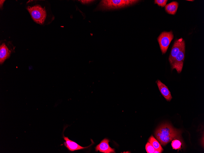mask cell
Returning <instances> with one entry per match:
<instances>
[{
	"instance_id": "1",
	"label": "cell",
	"mask_w": 204,
	"mask_h": 153,
	"mask_svg": "<svg viewBox=\"0 0 204 153\" xmlns=\"http://www.w3.org/2000/svg\"><path fill=\"white\" fill-rule=\"evenodd\" d=\"M180 131L173 128L170 124L161 125L156 130L155 135L162 145H165L173 139L180 137Z\"/></svg>"
},
{
	"instance_id": "2",
	"label": "cell",
	"mask_w": 204,
	"mask_h": 153,
	"mask_svg": "<svg viewBox=\"0 0 204 153\" xmlns=\"http://www.w3.org/2000/svg\"><path fill=\"white\" fill-rule=\"evenodd\" d=\"M139 1L136 0H102L99 3L98 8L102 9H117L132 5Z\"/></svg>"
},
{
	"instance_id": "3",
	"label": "cell",
	"mask_w": 204,
	"mask_h": 153,
	"mask_svg": "<svg viewBox=\"0 0 204 153\" xmlns=\"http://www.w3.org/2000/svg\"><path fill=\"white\" fill-rule=\"evenodd\" d=\"M27 9L34 20L36 23L43 24L45 20L46 13L45 9L39 5L28 6Z\"/></svg>"
},
{
	"instance_id": "4",
	"label": "cell",
	"mask_w": 204,
	"mask_h": 153,
	"mask_svg": "<svg viewBox=\"0 0 204 153\" xmlns=\"http://www.w3.org/2000/svg\"><path fill=\"white\" fill-rule=\"evenodd\" d=\"M173 38V35L172 31L162 32L158 38L160 48L162 54L167 51L171 41Z\"/></svg>"
},
{
	"instance_id": "5",
	"label": "cell",
	"mask_w": 204,
	"mask_h": 153,
	"mask_svg": "<svg viewBox=\"0 0 204 153\" xmlns=\"http://www.w3.org/2000/svg\"><path fill=\"white\" fill-rule=\"evenodd\" d=\"M185 44L183 45L181 50L178 53L171 65L172 69H175L178 73H180L182 71L185 57Z\"/></svg>"
},
{
	"instance_id": "6",
	"label": "cell",
	"mask_w": 204,
	"mask_h": 153,
	"mask_svg": "<svg viewBox=\"0 0 204 153\" xmlns=\"http://www.w3.org/2000/svg\"><path fill=\"white\" fill-rule=\"evenodd\" d=\"M184 44V41L182 38L177 39L175 41L169 58V60L171 65L178 53L181 50L182 46Z\"/></svg>"
},
{
	"instance_id": "7",
	"label": "cell",
	"mask_w": 204,
	"mask_h": 153,
	"mask_svg": "<svg viewBox=\"0 0 204 153\" xmlns=\"http://www.w3.org/2000/svg\"><path fill=\"white\" fill-rule=\"evenodd\" d=\"M109 141L107 139L104 138L96 147V151H99L104 153H115V149L111 148L109 144Z\"/></svg>"
},
{
	"instance_id": "8",
	"label": "cell",
	"mask_w": 204,
	"mask_h": 153,
	"mask_svg": "<svg viewBox=\"0 0 204 153\" xmlns=\"http://www.w3.org/2000/svg\"><path fill=\"white\" fill-rule=\"evenodd\" d=\"M63 138L65 140V142L64 143V146L68 150L71 151L85 149L89 146L87 147L81 146L75 142L70 140L68 137H65L64 135L63 136Z\"/></svg>"
},
{
	"instance_id": "9",
	"label": "cell",
	"mask_w": 204,
	"mask_h": 153,
	"mask_svg": "<svg viewBox=\"0 0 204 153\" xmlns=\"http://www.w3.org/2000/svg\"><path fill=\"white\" fill-rule=\"evenodd\" d=\"M156 82L162 95L167 101H170L172 99V97L167 86L159 80H157Z\"/></svg>"
},
{
	"instance_id": "10",
	"label": "cell",
	"mask_w": 204,
	"mask_h": 153,
	"mask_svg": "<svg viewBox=\"0 0 204 153\" xmlns=\"http://www.w3.org/2000/svg\"><path fill=\"white\" fill-rule=\"evenodd\" d=\"M10 52L4 43H3L0 47V63L2 64L9 56Z\"/></svg>"
},
{
	"instance_id": "11",
	"label": "cell",
	"mask_w": 204,
	"mask_h": 153,
	"mask_svg": "<svg viewBox=\"0 0 204 153\" xmlns=\"http://www.w3.org/2000/svg\"><path fill=\"white\" fill-rule=\"evenodd\" d=\"M178 6V3L177 2H172L165 6V9L168 13L174 15L177 12Z\"/></svg>"
},
{
	"instance_id": "12",
	"label": "cell",
	"mask_w": 204,
	"mask_h": 153,
	"mask_svg": "<svg viewBox=\"0 0 204 153\" xmlns=\"http://www.w3.org/2000/svg\"><path fill=\"white\" fill-rule=\"evenodd\" d=\"M149 142L152 145L158 153H162L163 150L159 142L153 136H151L148 140Z\"/></svg>"
},
{
	"instance_id": "13",
	"label": "cell",
	"mask_w": 204,
	"mask_h": 153,
	"mask_svg": "<svg viewBox=\"0 0 204 153\" xmlns=\"http://www.w3.org/2000/svg\"><path fill=\"white\" fill-rule=\"evenodd\" d=\"M181 143L180 141L177 139H175L172 141L171 145L173 149H178L181 148Z\"/></svg>"
},
{
	"instance_id": "14",
	"label": "cell",
	"mask_w": 204,
	"mask_h": 153,
	"mask_svg": "<svg viewBox=\"0 0 204 153\" xmlns=\"http://www.w3.org/2000/svg\"><path fill=\"white\" fill-rule=\"evenodd\" d=\"M145 149L148 153H154L155 150L152 145L149 142L145 146Z\"/></svg>"
},
{
	"instance_id": "15",
	"label": "cell",
	"mask_w": 204,
	"mask_h": 153,
	"mask_svg": "<svg viewBox=\"0 0 204 153\" xmlns=\"http://www.w3.org/2000/svg\"><path fill=\"white\" fill-rule=\"evenodd\" d=\"M167 1V0H155V4H157L158 6L163 7L166 5Z\"/></svg>"
},
{
	"instance_id": "16",
	"label": "cell",
	"mask_w": 204,
	"mask_h": 153,
	"mask_svg": "<svg viewBox=\"0 0 204 153\" xmlns=\"http://www.w3.org/2000/svg\"><path fill=\"white\" fill-rule=\"evenodd\" d=\"M79 1L81 2L82 4H88L89 3H91L92 2H93L94 0H79Z\"/></svg>"
},
{
	"instance_id": "17",
	"label": "cell",
	"mask_w": 204,
	"mask_h": 153,
	"mask_svg": "<svg viewBox=\"0 0 204 153\" xmlns=\"http://www.w3.org/2000/svg\"><path fill=\"white\" fill-rule=\"evenodd\" d=\"M5 0H0V7H1L2 6V5L5 2Z\"/></svg>"
},
{
	"instance_id": "18",
	"label": "cell",
	"mask_w": 204,
	"mask_h": 153,
	"mask_svg": "<svg viewBox=\"0 0 204 153\" xmlns=\"http://www.w3.org/2000/svg\"><path fill=\"white\" fill-rule=\"evenodd\" d=\"M187 1H193L194 0H187Z\"/></svg>"
}]
</instances>
